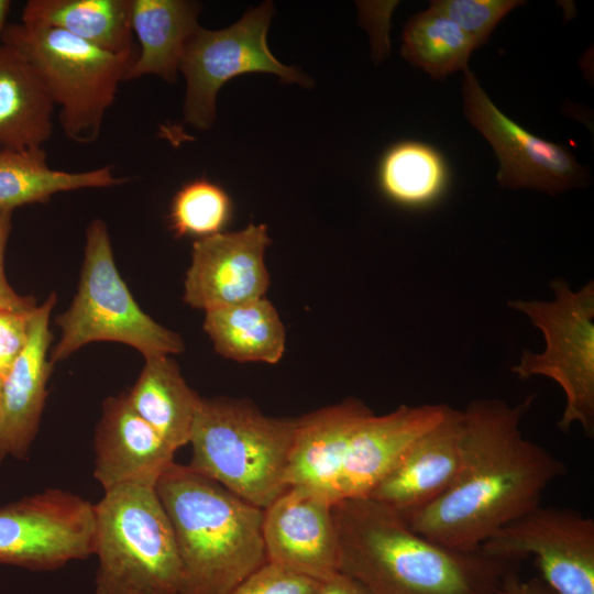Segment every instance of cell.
Returning a JSON list of instances; mask_svg holds the SVG:
<instances>
[{"label": "cell", "instance_id": "6da1fadb", "mask_svg": "<svg viewBox=\"0 0 594 594\" xmlns=\"http://www.w3.org/2000/svg\"><path fill=\"white\" fill-rule=\"evenodd\" d=\"M529 404L477 399L468 405L460 471L437 499L399 513L413 530L450 548L479 550L499 528L540 505L543 491L565 469L524 437L520 424Z\"/></svg>", "mask_w": 594, "mask_h": 594}, {"label": "cell", "instance_id": "7a4b0ae2", "mask_svg": "<svg viewBox=\"0 0 594 594\" xmlns=\"http://www.w3.org/2000/svg\"><path fill=\"white\" fill-rule=\"evenodd\" d=\"M340 573L369 594H502L512 564L454 549L413 530L395 509L370 497L332 505Z\"/></svg>", "mask_w": 594, "mask_h": 594}, {"label": "cell", "instance_id": "3957f363", "mask_svg": "<svg viewBox=\"0 0 594 594\" xmlns=\"http://www.w3.org/2000/svg\"><path fill=\"white\" fill-rule=\"evenodd\" d=\"M155 488L176 540L179 594H230L266 563L264 509L177 463Z\"/></svg>", "mask_w": 594, "mask_h": 594}, {"label": "cell", "instance_id": "277c9868", "mask_svg": "<svg viewBox=\"0 0 594 594\" xmlns=\"http://www.w3.org/2000/svg\"><path fill=\"white\" fill-rule=\"evenodd\" d=\"M295 430L296 419L267 417L245 399L201 398L187 465L265 509L288 488Z\"/></svg>", "mask_w": 594, "mask_h": 594}, {"label": "cell", "instance_id": "5b68a950", "mask_svg": "<svg viewBox=\"0 0 594 594\" xmlns=\"http://www.w3.org/2000/svg\"><path fill=\"white\" fill-rule=\"evenodd\" d=\"M95 524L96 594H179L176 540L155 486L105 491Z\"/></svg>", "mask_w": 594, "mask_h": 594}, {"label": "cell", "instance_id": "8992f818", "mask_svg": "<svg viewBox=\"0 0 594 594\" xmlns=\"http://www.w3.org/2000/svg\"><path fill=\"white\" fill-rule=\"evenodd\" d=\"M3 45L33 67L55 106L65 135L80 144L95 142L133 56L109 53L64 31L8 24Z\"/></svg>", "mask_w": 594, "mask_h": 594}, {"label": "cell", "instance_id": "52a82bcc", "mask_svg": "<svg viewBox=\"0 0 594 594\" xmlns=\"http://www.w3.org/2000/svg\"><path fill=\"white\" fill-rule=\"evenodd\" d=\"M56 323L62 334L52 350V363L95 341L122 342L144 358L177 354L185 348L179 334L153 320L133 299L117 270L107 224L100 219L87 228L78 290Z\"/></svg>", "mask_w": 594, "mask_h": 594}, {"label": "cell", "instance_id": "ba28073f", "mask_svg": "<svg viewBox=\"0 0 594 594\" xmlns=\"http://www.w3.org/2000/svg\"><path fill=\"white\" fill-rule=\"evenodd\" d=\"M553 299L514 300L509 307L525 314L543 334L541 353L524 351L512 372L519 378L546 376L565 395V407L558 427L568 431L582 426L594 435V283L572 290L562 278L550 284Z\"/></svg>", "mask_w": 594, "mask_h": 594}, {"label": "cell", "instance_id": "9c48e42d", "mask_svg": "<svg viewBox=\"0 0 594 594\" xmlns=\"http://www.w3.org/2000/svg\"><path fill=\"white\" fill-rule=\"evenodd\" d=\"M272 15V2L266 1L227 29L212 31L199 26L195 31L179 64L186 79L184 118L187 123L198 130L210 129L216 119L219 89L239 75L270 73L284 84L311 85L307 76L279 63L271 53L266 34Z\"/></svg>", "mask_w": 594, "mask_h": 594}, {"label": "cell", "instance_id": "30bf717a", "mask_svg": "<svg viewBox=\"0 0 594 594\" xmlns=\"http://www.w3.org/2000/svg\"><path fill=\"white\" fill-rule=\"evenodd\" d=\"M480 550L509 564L532 557L554 594H594V520L580 512L539 505L499 528Z\"/></svg>", "mask_w": 594, "mask_h": 594}, {"label": "cell", "instance_id": "8fae6325", "mask_svg": "<svg viewBox=\"0 0 594 594\" xmlns=\"http://www.w3.org/2000/svg\"><path fill=\"white\" fill-rule=\"evenodd\" d=\"M95 504L48 488L0 507V564L56 570L94 554Z\"/></svg>", "mask_w": 594, "mask_h": 594}, {"label": "cell", "instance_id": "7c38bea8", "mask_svg": "<svg viewBox=\"0 0 594 594\" xmlns=\"http://www.w3.org/2000/svg\"><path fill=\"white\" fill-rule=\"evenodd\" d=\"M463 73V111L498 158L496 178L501 187L554 196L588 184L587 169L568 148L542 140L514 122L493 103L469 68Z\"/></svg>", "mask_w": 594, "mask_h": 594}, {"label": "cell", "instance_id": "4fadbf2b", "mask_svg": "<svg viewBox=\"0 0 594 594\" xmlns=\"http://www.w3.org/2000/svg\"><path fill=\"white\" fill-rule=\"evenodd\" d=\"M270 243L265 224L195 241L184 301L209 311L263 298L270 286L264 262Z\"/></svg>", "mask_w": 594, "mask_h": 594}, {"label": "cell", "instance_id": "5bb4252c", "mask_svg": "<svg viewBox=\"0 0 594 594\" xmlns=\"http://www.w3.org/2000/svg\"><path fill=\"white\" fill-rule=\"evenodd\" d=\"M332 503L289 486L264 509L266 562L327 582L340 573V546Z\"/></svg>", "mask_w": 594, "mask_h": 594}, {"label": "cell", "instance_id": "9a60e30c", "mask_svg": "<svg viewBox=\"0 0 594 594\" xmlns=\"http://www.w3.org/2000/svg\"><path fill=\"white\" fill-rule=\"evenodd\" d=\"M449 407L443 404L400 405L385 415L370 411L349 440L333 504L366 497L410 446L444 417Z\"/></svg>", "mask_w": 594, "mask_h": 594}, {"label": "cell", "instance_id": "2e32d148", "mask_svg": "<svg viewBox=\"0 0 594 594\" xmlns=\"http://www.w3.org/2000/svg\"><path fill=\"white\" fill-rule=\"evenodd\" d=\"M94 451V477L103 492L127 484L155 486L176 452L132 408L125 393L105 400Z\"/></svg>", "mask_w": 594, "mask_h": 594}, {"label": "cell", "instance_id": "e0dca14e", "mask_svg": "<svg viewBox=\"0 0 594 594\" xmlns=\"http://www.w3.org/2000/svg\"><path fill=\"white\" fill-rule=\"evenodd\" d=\"M463 410L444 417L420 436L366 496L403 514L424 507L454 482L462 462Z\"/></svg>", "mask_w": 594, "mask_h": 594}, {"label": "cell", "instance_id": "ac0fdd59", "mask_svg": "<svg viewBox=\"0 0 594 594\" xmlns=\"http://www.w3.org/2000/svg\"><path fill=\"white\" fill-rule=\"evenodd\" d=\"M55 302L56 295L51 294L36 307L28 343L1 382L0 464L8 457L23 459L38 431L53 366L47 352L53 339L48 321Z\"/></svg>", "mask_w": 594, "mask_h": 594}, {"label": "cell", "instance_id": "d6986e66", "mask_svg": "<svg viewBox=\"0 0 594 594\" xmlns=\"http://www.w3.org/2000/svg\"><path fill=\"white\" fill-rule=\"evenodd\" d=\"M372 411L355 398L296 418L286 482L319 494L333 504L336 484L349 440Z\"/></svg>", "mask_w": 594, "mask_h": 594}, {"label": "cell", "instance_id": "ffe728a7", "mask_svg": "<svg viewBox=\"0 0 594 594\" xmlns=\"http://www.w3.org/2000/svg\"><path fill=\"white\" fill-rule=\"evenodd\" d=\"M54 102L31 64L14 48L0 51V148L41 150L52 136Z\"/></svg>", "mask_w": 594, "mask_h": 594}, {"label": "cell", "instance_id": "44dd1931", "mask_svg": "<svg viewBox=\"0 0 594 594\" xmlns=\"http://www.w3.org/2000/svg\"><path fill=\"white\" fill-rule=\"evenodd\" d=\"M201 4L187 0H131V25L141 51L125 80L146 75L174 84L184 48L200 26Z\"/></svg>", "mask_w": 594, "mask_h": 594}, {"label": "cell", "instance_id": "7402d4cb", "mask_svg": "<svg viewBox=\"0 0 594 594\" xmlns=\"http://www.w3.org/2000/svg\"><path fill=\"white\" fill-rule=\"evenodd\" d=\"M125 394L132 408L175 451L189 443L201 397L188 386L169 355L145 358L136 382Z\"/></svg>", "mask_w": 594, "mask_h": 594}, {"label": "cell", "instance_id": "603a6c76", "mask_svg": "<svg viewBox=\"0 0 594 594\" xmlns=\"http://www.w3.org/2000/svg\"><path fill=\"white\" fill-rule=\"evenodd\" d=\"M21 22L61 30L109 53L133 56L131 0H30Z\"/></svg>", "mask_w": 594, "mask_h": 594}, {"label": "cell", "instance_id": "cb8c5ba5", "mask_svg": "<svg viewBox=\"0 0 594 594\" xmlns=\"http://www.w3.org/2000/svg\"><path fill=\"white\" fill-rule=\"evenodd\" d=\"M204 330L217 353L237 362L275 364L285 351L284 324L264 297L206 311Z\"/></svg>", "mask_w": 594, "mask_h": 594}, {"label": "cell", "instance_id": "d4e9b609", "mask_svg": "<svg viewBox=\"0 0 594 594\" xmlns=\"http://www.w3.org/2000/svg\"><path fill=\"white\" fill-rule=\"evenodd\" d=\"M127 180L116 176L110 165L84 172L59 170L47 164L43 148H0V207L15 209L23 205L47 202L58 193L107 188Z\"/></svg>", "mask_w": 594, "mask_h": 594}, {"label": "cell", "instance_id": "484cf974", "mask_svg": "<svg viewBox=\"0 0 594 594\" xmlns=\"http://www.w3.org/2000/svg\"><path fill=\"white\" fill-rule=\"evenodd\" d=\"M402 56L436 79L468 68L474 42L433 6L414 14L405 25Z\"/></svg>", "mask_w": 594, "mask_h": 594}, {"label": "cell", "instance_id": "4316f807", "mask_svg": "<svg viewBox=\"0 0 594 594\" xmlns=\"http://www.w3.org/2000/svg\"><path fill=\"white\" fill-rule=\"evenodd\" d=\"M447 173L442 156L432 146L408 141L387 150L378 167V182L395 202L420 206L441 194Z\"/></svg>", "mask_w": 594, "mask_h": 594}, {"label": "cell", "instance_id": "83f0119b", "mask_svg": "<svg viewBox=\"0 0 594 594\" xmlns=\"http://www.w3.org/2000/svg\"><path fill=\"white\" fill-rule=\"evenodd\" d=\"M231 215L232 202L228 194L217 184L199 178L175 194L169 224L176 237L202 239L220 233Z\"/></svg>", "mask_w": 594, "mask_h": 594}, {"label": "cell", "instance_id": "f1b7e54d", "mask_svg": "<svg viewBox=\"0 0 594 594\" xmlns=\"http://www.w3.org/2000/svg\"><path fill=\"white\" fill-rule=\"evenodd\" d=\"M520 0H433L436 9L452 20L475 44L487 43L493 30Z\"/></svg>", "mask_w": 594, "mask_h": 594}, {"label": "cell", "instance_id": "f546056e", "mask_svg": "<svg viewBox=\"0 0 594 594\" xmlns=\"http://www.w3.org/2000/svg\"><path fill=\"white\" fill-rule=\"evenodd\" d=\"M324 582L266 562L230 594H319Z\"/></svg>", "mask_w": 594, "mask_h": 594}, {"label": "cell", "instance_id": "4dcf8cb0", "mask_svg": "<svg viewBox=\"0 0 594 594\" xmlns=\"http://www.w3.org/2000/svg\"><path fill=\"white\" fill-rule=\"evenodd\" d=\"M36 309V308H35ZM0 309V378L10 372L25 348L34 311Z\"/></svg>", "mask_w": 594, "mask_h": 594}, {"label": "cell", "instance_id": "1f68e13d", "mask_svg": "<svg viewBox=\"0 0 594 594\" xmlns=\"http://www.w3.org/2000/svg\"><path fill=\"white\" fill-rule=\"evenodd\" d=\"M13 208L0 207V309L30 311L37 307L32 296L18 294L7 280L4 254L12 228Z\"/></svg>", "mask_w": 594, "mask_h": 594}, {"label": "cell", "instance_id": "d6a6232c", "mask_svg": "<svg viewBox=\"0 0 594 594\" xmlns=\"http://www.w3.org/2000/svg\"><path fill=\"white\" fill-rule=\"evenodd\" d=\"M502 594H554L539 578L522 580L514 570L508 574Z\"/></svg>", "mask_w": 594, "mask_h": 594}, {"label": "cell", "instance_id": "836d02e7", "mask_svg": "<svg viewBox=\"0 0 594 594\" xmlns=\"http://www.w3.org/2000/svg\"><path fill=\"white\" fill-rule=\"evenodd\" d=\"M319 594H369L358 582L343 573H339L324 582Z\"/></svg>", "mask_w": 594, "mask_h": 594}, {"label": "cell", "instance_id": "e575fe53", "mask_svg": "<svg viewBox=\"0 0 594 594\" xmlns=\"http://www.w3.org/2000/svg\"><path fill=\"white\" fill-rule=\"evenodd\" d=\"M11 9L10 0H0V51L3 46V34L7 28V19Z\"/></svg>", "mask_w": 594, "mask_h": 594}, {"label": "cell", "instance_id": "d590c367", "mask_svg": "<svg viewBox=\"0 0 594 594\" xmlns=\"http://www.w3.org/2000/svg\"><path fill=\"white\" fill-rule=\"evenodd\" d=\"M1 382H2V380L0 378V394H1Z\"/></svg>", "mask_w": 594, "mask_h": 594}]
</instances>
